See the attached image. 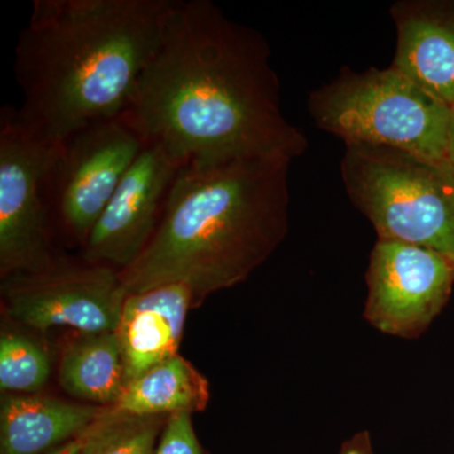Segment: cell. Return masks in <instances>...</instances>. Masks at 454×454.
<instances>
[{
    "mask_svg": "<svg viewBox=\"0 0 454 454\" xmlns=\"http://www.w3.org/2000/svg\"><path fill=\"white\" fill-rule=\"evenodd\" d=\"M270 47L210 0H172L160 44L124 114L182 166L295 160L309 148L286 121Z\"/></svg>",
    "mask_w": 454,
    "mask_h": 454,
    "instance_id": "obj_1",
    "label": "cell"
},
{
    "mask_svg": "<svg viewBox=\"0 0 454 454\" xmlns=\"http://www.w3.org/2000/svg\"><path fill=\"white\" fill-rule=\"evenodd\" d=\"M172 0H35L14 73L22 121L50 142L129 109Z\"/></svg>",
    "mask_w": 454,
    "mask_h": 454,
    "instance_id": "obj_2",
    "label": "cell"
},
{
    "mask_svg": "<svg viewBox=\"0 0 454 454\" xmlns=\"http://www.w3.org/2000/svg\"><path fill=\"white\" fill-rule=\"evenodd\" d=\"M291 163L259 157L182 167L153 238L121 271L128 294L184 284L196 309L247 279L288 232Z\"/></svg>",
    "mask_w": 454,
    "mask_h": 454,
    "instance_id": "obj_3",
    "label": "cell"
},
{
    "mask_svg": "<svg viewBox=\"0 0 454 454\" xmlns=\"http://www.w3.org/2000/svg\"><path fill=\"white\" fill-rule=\"evenodd\" d=\"M352 203L379 239L435 250L454 262V169L389 146L346 145L340 162Z\"/></svg>",
    "mask_w": 454,
    "mask_h": 454,
    "instance_id": "obj_4",
    "label": "cell"
},
{
    "mask_svg": "<svg viewBox=\"0 0 454 454\" xmlns=\"http://www.w3.org/2000/svg\"><path fill=\"white\" fill-rule=\"evenodd\" d=\"M309 110L319 129L346 145L389 146L447 162L450 106L393 66L364 73L343 67L310 92Z\"/></svg>",
    "mask_w": 454,
    "mask_h": 454,
    "instance_id": "obj_5",
    "label": "cell"
},
{
    "mask_svg": "<svg viewBox=\"0 0 454 454\" xmlns=\"http://www.w3.org/2000/svg\"><path fill=\"white\" fill-rule=\"evenodd\" d=\"M145 145L125 115L95 122L61 140L44 179L52 235L57 227L83 247Z\"/></svg>",
    "mask_w": 454,
    "mask_h": 454,
    "instance_id": "obj_6",
    "label": "cell"
},
{
    "mask_svg": "<svg viewBox=\"0 0 454 454\" xmlns=\"http://www.w3.org/2000/svg\"><path fill=\"white\" fill-rule=\"evenodd\" d=\"M57 145L20 118L0 110V274L3 278L53 267L61 256L52 243L44 179Z\"/></svg>",
    "mask_w": 454,
    "mask_h": 454,
    "instance_id": "obj_7",
    "label": "cell"
},
{
    "mask_svg": "<svg viewBox=\"0 0 454 454\" xmlns=\"http://www.w3.org/2000/svg\"><path fill=\"white\" fill-rule=\"evenodd\" d=\"M2 293L5 313L17 324L85 334L115 333L128 295L116 269L65 258L44 270L3 278Z\"/></svg>",
    "mask_w": 454,
    "mask_h": 454,
    "instance_id": "obj_8",
    "label": "cell"
},
{
    "mask_svg": "<svg viewBox=\"0 0 454 454\" xmlns=\"http://www.w3.org/2000/svg\"><path fill=\"white\" fill-rule=\"evenodd\" d=\"M366 279L367 321L381 333L414 339L447 303L454 262L428 247L379 239Z\"/></svg>",
    "mask_w": 454,
    "mask_h": 454,
    "instance_id": "obj_9",
    "label": "cell"
},
{
    "mask_svg": "<svg viewBox=\"0 0 454 454\" xmlns=\"http://www.w3.org/2000/svg\"><path fill=\"white\" fill-rule=\"evenodd\" d=\"M182 164L145 143L83 244V262L121 271L145 252L162 220Z\"/></svg>",
    "mask_w": 454,
    "mask_h": 454,
    "instance_id": "obj_10",
    "label": "cell"
},
{
    "mask_svg": "<svg viewBox=\"0 0 454 454\" xmlns=\"http://www.w3.org/2000/svg\"><path fill=\"white\" fill-rule=\"evenodd\" d=\"M396 27L393 67L428 94L454 104V2L400 0L390 7Z\"/></svg>",
    "mask_w": 454,
    "mask_h": 454,
    "instance_id": "obj_11",
    "label": "cell"
},
{
    "mask_svg": "<svg viewBox=\"0 0 454 454\" xmlns=\"http://www.w3.org/2000/svg\"><path fill=\"white\" fill-rule=\"evenodd\" d=\"M190 309L192 294L184 284H164L127 295L115 331L127 385L178 355Z\"/></svg>",
    "mask_w": 454,
    "mask_h": 454,
    "instance_id": "obj_12",
    "label": "cell"
},
{
    "mask_svg": "<svg viewBox=\"0 0 454 454\" xmlns=\"http://www.w3.org/2000/svg\"><path fill=\"white\" fill-rule=\"evenodd\" d=\"M109 406L56 397L5 394L0 406V454H47L80 437Z\"/></svg>",
    "mask_w": 454,
    "mask_h": 454,
    "instance_id": "obj_13",
    "label": "cell"
},
{
    "mask_svg": "<svg viewBox=\"0 0 454 454\" xmlns=\"http://www.w3.org/2000/svg\"><path fill=\"white\" fill-rule=\"evenodd\" d=\"M208 402L207 379L178 354L129 382L118 403L109 408L113 413L169 417L203 411Z\"/></svg>",
    "mask_w": 454,
    "mask_h": 454,
    "instance_id": "obj_14",
    "label": "cell"
},
{
    "mask_svg": "<svg viewBox=\"0 0 454 454\" xmlns=\"http://www.w3.org/2000/svg\"><path fill=\"white\" fill-rule=\"evenodd\" d=\"M66 393L98 406H113L127 387L115 333L85 334L66 349L59 365Z\"/></svg>",
    "mask_w": 454,
    "mask_h": 454,
    "instance_id": "obj_15",
    "label": "cell"
},
{
    "mask_svg": "<svg viewBox=\"0 0 454 454\" xmlns=\"http://www.w3.org/2000/svg\"><path fill=\"white\" fill-rule=\"evenodd\" d=\"M167 419L113 413L109 408L86 433L79 454H154Z\"/></svg>",
    "mask_w": 454,
    "mask_h": 454,
    "instance_id": "obj_16",
    "label": "cell"
},
{
    "mask_svg": "<svg viewBox=\"0 0 454 454\" xmlns=\"http://www.w3.org/2000/svg\"><path fill=\"white\" fill-rule=\"evenodd\" d=\"M47 352L22 334L3 333L0 337V389L3 393L28 395L49 381Z\"/></svg>",
    "mask_w": 454,
    "mask_h": 454,
    "instance_id": "obj_17",
    "label": "cell"
},
{
    "mask_svg": "<svg viewBox=\"0 0 454 454\" xmlns=\"http://www.w3.org/2000/svg\"><path fill=\"white\" fill-rule=\"evenodd\" d=\"M154 454H208L193 429L192 413L169 415Z\"/></svg>",
    "mask_w": 454,
    "mask_h": 454,
    "instance_id": "obj_18",
    "label": "cell"
},
{
    "mask_svg": "<svg viewBox=\"0 0 454 454\" xmlns=\"http://www.w3.org/2000/svg\"><path fill=\"white\" fill-rule=\"evenodd\" d=\"M340 454H372L369 434L366 432L358 433L345 443Z\"/></svg>",
    "mask_w": 454,
    "mask_h": 454,
    "instance_id": "obj_19",
    "label": "cell"
},
{
    "mask_svg": "<svg viewBox=\"0 0 454 454\" xmlns=\"http://www.w3.org/2000/svg\"><path fill=\"white\" fill-rule=\"evenodd\" d=\"M447 162L454 169V104L450 107V121H448Z\"/></svg>",
    "mask_w": 454,
    "mask_h": 454,
    "instance_id": "obj_20",
    "label": "cell"
},
{
    "mask_svg": "<svg viewBox=\"0 0 454 454\" xmlns=\"http://www.w3.org/2000/svg\"><path fill=\"white\" fill-rule=\"evenodd\" d=\"M88 430H86L83 434L80 435V437L67 442V443L64 444V446L56 448L55 450H51V452L47 454H79L80 450H82L83 441H85L86 433H88Z\"/></svg>",
    "mask_w": 454,
    "mask_h": 454,
    "instance_id": "obj_21",
    "label": "cell"
}]
</instances>
